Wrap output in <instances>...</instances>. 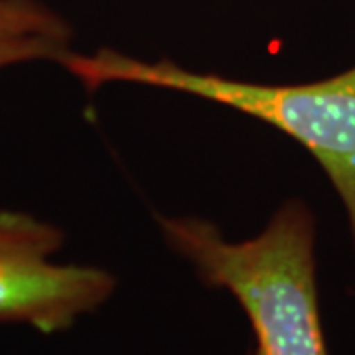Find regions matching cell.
Listing matches in <instances>:
<instances>
[{
    "mask_svg": "<svg viewBox=\"0 0 355 355\" xmlns=\"http://www.w3.org/2000/svg\"><path fill=\"white\" fill-rule=\"evenodd\" d=\"M60 64L87 89L105 83L172 89L231 107L288 135L316 158L340 193L355 245V67L314 83L263 85L198 73L168 60L142 62L114 50L91 55L69 50Z\"/></svg>",
    "mask_w": 355,
    "mask_h": 355,
    "instance_id": "cell-2",
    "label": "cell"
},
{
    "mask_svg": "<svg viewBox=\"0 0 355 355\" xmlns=\"http://www.w3.org/2000/svg\"><path fill=\"white\" fill-rule=\"evenodd\" d=\"M62 245L64 233L50 223L22 211H0V324L55 334L109 300L116 286L113 275L51 263Z\"/></svg>",
    "mask_w": 355,
    "mask_h": 355,
    "instance_id": "cell-3",
    "label": "cell"
},
{
    "mask_svg": "<svg viewBox=\"0 0 355 355\" xmlns=\"http://www.w3.org/2000/svg\"><path fill=\"white\" fill-rule=\"evenodd\" d=\"M69 51L67 42L51 38H24L0 44V69L6 65L32 62V60H55L60 62Z\"/></svg>",
    "mask_w": 355,
    "mask_h": 355,
    "instance_id": "cell-5",
    "label": "cell"
},
{
    "mask_svg": "<svg viewBox=\"0 0 355 355\" xmlns=\"http://www.w3.org/2000/svg\"><path fill=\"white\" fill-rule=\"evenodd\" d=\"M69 36L64 18L36 0H0V44L24 38L69 42Z\"/></svg>",
    "mask_w": 355,
    "mask_h": 355,
    "instance_id": "cell-4",
    "label": "cell"
},
{
    "mask_svg": "<svg viewBox=\"0 0 355 355\" xmlns=\"http://www.w3.org/2000/svg\"><path fill=\"white\" fill-rule=\"evenodd\" d=\"M166 241L205 284L235 296L254 334L253 355H328L316 286L314 217L286 202L253 239L227 241L216 223L158 217Z\"/></svg>",
    "mask_w": 355,
    "mask_h": 355,
    "instance_id": "cell-1",
    "label": "cell"
}]
</instances>
